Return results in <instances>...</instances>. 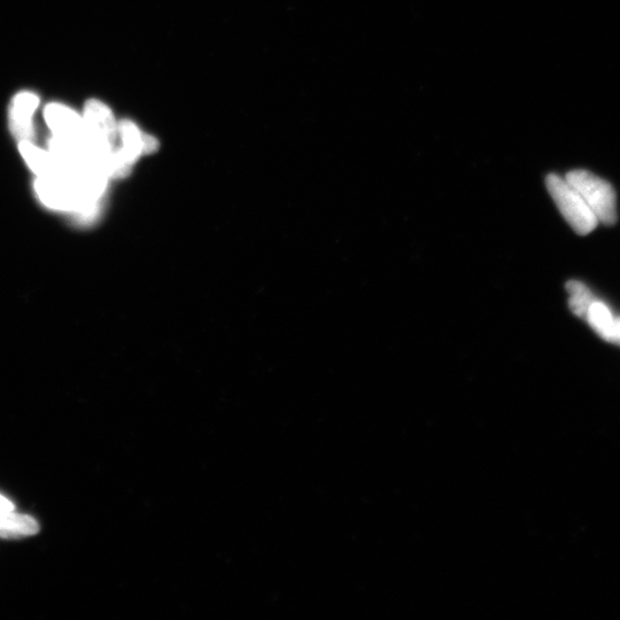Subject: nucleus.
Masks as SVG:
<instances>
[{
    "instance_id": "obj_1",
    "label": "nucleus",
    "mask_w": 620,
    "mask_h": 620,
    "mask_svg": "<svg viewBox=\"0 0 620 620\" xmlns=\"http://www.w3.org/2000/svg\"><path fill=\"white\" fill-rule=\"evenodd\" d=\"M546 186L558 211L578 235L591 234L598 227V217L595 216L580 193L565 178L556 174H549L546 177Z\"/></svg>"
},
{
    "instance_id": "obj_2",
    "label": "nucleus",
    "mask_w": 620,
    "mask_h": 620,
    "mask_svg": "<svg viewBox=\"0 0 620 620\" xmlns=\"http://www.w3.org/2000/svg\"><path fill=\"white\" fill-rule=\"evenodd\" d=\"M565 180L580 193L599 222L614 226L617 222L616 193L607 181L583 169L572 170Z\"/></svg>"
},
{
    "instance_id": "obj_3",
    "label": "nucleus",
    "mask_w": 620,
    "mask_h": 620,
    "mask_svg": "<svg viewBox=\"0 0 620 620\" xmlns=\"http://www.w3.org/2000/svg\"><path fill=\"white\" fill-rule=\"evenodd\" d=\"M35 191L41 203L54 211L73 214L83 204L80 186L72 169H61L56 174L37 177Z\"/></svg>"
},
{
    "instance_id": "obj_4",
    "label": "nucleus",
    "mask_w": 620,
    "mask_h": 620,
    "mask_svg": "<svg viewBox=\"0 0 620 620\" xmlns=\"http://www.w3.org/2000/svg\"><path fill=\"white\" fill-rule=\"evenodd\" d=\"M84 136L91 141L113 145L118 141V126L110 107L97 99L85 103L82 114Z\"/></svg>"
},
{
    "instance_id": "obj_5",
    "label": "nucleus",
    "mask_w": 620,
    "mask_h": 620,
    "mask_svg": "<svg viewBox=\"0 0 620 620\" xmlns=\"http://www.w3.org/2000/svg\"><path fill=\"white\" fill-rule=\"evenodd\" d=\"M40 106V97L34 92L21 91L14 96L10 106V129L13 137L20 142H34V116Z\"/></svg>"
},
{
    "instance_id": "obj_6",
    "label": "nucleus",
    "mask_w": 620,
    "mask_h": 620,
    "mask_svg": "<svg viewBox=\"0 0 620 620\" xmlns=\"http://www.w3.org/2000/svg\"><path fill=\"white\" fill-rule=\"evenodd\" d=\"M118 139L121 142L119 150L128 160L135 162L144 154L158 150V139L144 134L141 128L131 120L119 121Z\"/></svg>"
},
{
    "instance_id": "obj_7",
    "label": "nucleus",
    "mask_w": 620,
    "mask_h": 620,
    "mask_svg": "<svg viewBox=\"0 0 620 620\" xmlns=\"http://www.w3.org/2000/svg\"><path fill=\"white\" fill-rule=\"evenodd\" d=\"M44 119L54 136L81 138L84 135L82 115L64 104L45 106Z\"/></svg>"
},
{
    "instance_id": "obj_8",
    "label": "nucleus",
    "mask_w": 620,
    "mask_h": 620,
    "mask_svg": "<svg viewBox=\"0 0 620 620\" xmlns=\"http://www.w3.org/2000/svg\"><path fill=\"white\" fill-rule=\"evenodd\" d=\"M19 151L31 172L37 177L50 176L61 170L57 160L53 158L49 150L42 149L34 142H20Z\"/></svg>"
},
{
    "instance_id": "obj_9",
    "label": "nucleus",
    "mask_w": 620,
    "mask_h": 620,
    "mask_svg": "<svg viewBox=\"0 0 620 620\" xmlns=\"http://www.w3.org/2000/svg\"><path fill=\"white\" fill-rule=\"evenodd\" d=\"M40 532L35 518L14 513V511H0V538L21 539L35 536Z\"/></svg>"
},
{
    "instance_id": "obj_10",
    "label": "nucleus",
    "mask_w": 620,
    "mask_h": 620,
    "mask_svg": "<svg viewBox=\"0 0 620 620\" xmlns=\"http://www.w3.org/2000/svg\"><path fill=\"white\" fill-rule=\"evenodd\" d=\"M586 320L602 339L617 344L616 319L604 302L595 300L588 309Z\"/></svg>"
},
{
    "instance_id": "obj_11",
    "label": "nucleus",
    "mask_w": 620,
    "mask_h": 620,
    "mask_svg": "<svg viewBox=\"0 0 620 620\" xmlns=\"http://www.w3.org/2000/svg\"><path fill=\"white\" fill-rule=\"evenodd\" d=\"M569 293V306L571 312L580 319L587 317L588 309L592 306L595 298L588 286L580 281H569L565 285Z\"/></svg>"
},
{
    "instance_id": "obj_12",
    "label": "nucleus",
    "mask_w": 620,
    "mask_h": 620,
    "mask_svg": "<svg viewBox=\"0 0 620 620\" xmlns=\"http://www.w3.org/2000/svg\"><path fill=\"white\" fill-rule=\"evenodd\" d=\"M14 503L7 499L6 496L0 494V511H14Z\"/></svg>"
},
{
    "instance_id": "obj_13",
    "label": "nucleus",
    "mask_w": 620,
    "mask_h": 620,
    "mask_svg": "<svg viewBox=\"0 0 620 620\" xmlns=\"http://www.w3.org/2000/svg\"><path fill=\"white\" fill-rule=\"evenodd\" d=\"M616 337H617V344H620V317L616 319Z\"/></svg>"
}]
</instances>
